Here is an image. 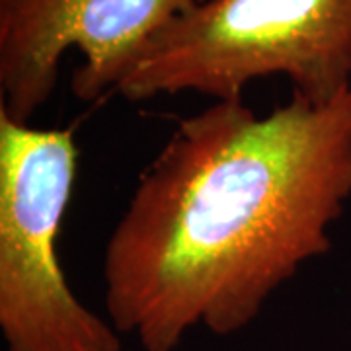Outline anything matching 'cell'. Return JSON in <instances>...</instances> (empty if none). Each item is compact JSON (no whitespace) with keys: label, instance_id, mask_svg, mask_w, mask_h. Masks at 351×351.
Here are the masks:
<instances>
[{"label":"cell","instance_id":"obj_1","mask_svg":"<svg viewBox=\"0 0 351 351\" xmlns=\"http://www.w3.org/2000/svg\"><path fill=\"white\" fill-rule=\"evenodd\" d=\"M351 197V86L258 115L242 98L182 119L138 178L101 277L119 334L174 351L205 326L228 336L332 248Z\"/></svg>","mask_w":351,"mask_h":351},{"label":"cell","instance_id":"obj_3","mask_svg":"<svg viewBox=\"0 0 351 351\" xmlns=\"http://www.w3.org/2000/svg\"><path fill=\"white\" fill-rule=\"evenodd\" d=\"M75 129L0 112V328L8 351H121L119 332L78 301L57 242L73 199Z\"/></svg>","mask_w":351,"mask_h":351},{"label":"cell","instance_id":"obj_2","mask_svg":"<svg viewBox=\"0 0 351 351\" xmlns=\"http://www.w3.org/2000/svg\"><path fill=\"white\" fill-rule=\"evenodd\" d=\"M269 76L313 101L350 88L351 0H201L152 38L117 94L232 100Z\"/></svg>","mask_w":351,"mask_h":351},{"label":"cell","instance_id":"obj_4","mask_svg":"<svg viewBox=\"0 0 351 351\" xmlns=\"http://www.w3.org/2000/svg\"><path fill=\"white\" fill-rule=\"evenodd\" d=\"M201 0H0V112L29 123L55 92L64 53L78 100L117 92L152 38Z\"/></svg>","mask_w":351,"mask_h":351}]
</instances>
